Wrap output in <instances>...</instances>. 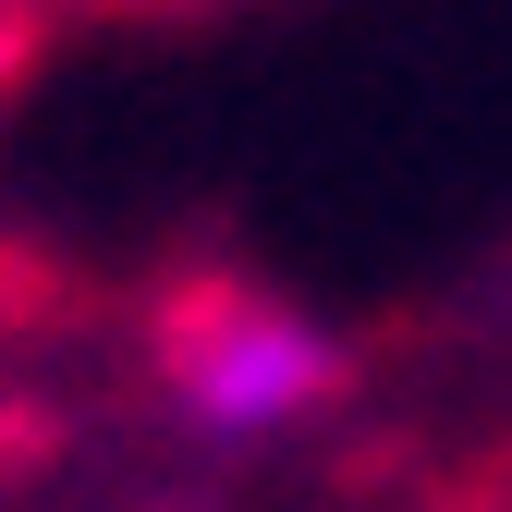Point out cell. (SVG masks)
I'll list each match as a JSON object with an SVG mask.
<instances>
[{"mask_svg": "<svg viewBox=\"0 0 512 512\" xmlns=\"http://www.w3.org/2000/svg\"><path fill=\"white\" fill-rule=\"evenodd\" d=\"M159 378L171 415L208 439H281L342 391V342L293 317L281 293H183V317L159 330Z\"/></svg>", "mask_w": 512, "mask_h": 512, "instance_id": "6da1fadb", "label": "cell"}, {"mask_svg": "<svg viewBox=\"0 0 512 512\" xmlns=\"http://www.w3.org/2000/svg\"><path fill=\"white\" fill-rule=\"evenodd\" d=\"M0 86H13V37H0Z\"/></svg>", "mask_w": 512, "mask_h": 512, "instance_id": "7a4b0ae2", "label": "cell"}]
</instances>
